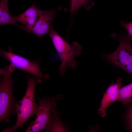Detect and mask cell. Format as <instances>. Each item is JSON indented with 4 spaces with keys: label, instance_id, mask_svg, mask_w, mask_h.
<instances>
[{
    "label": "cell",
    "instance_id": "7c38bea8",
    "mask_svg": "<svg viewBox=\"0 0 132 132\" xmlns=\"http://www.w3.org/2000/svg\"><path fill=\"white\" fill-rule=\"evenodd\" d=\"M117 100L125 106L132 102V83L121 88Z\"/></svg>",
    "mask_w": 132,
    "mask_h": 132
},
{
    "label": "cell",
    "instance_id": "277c9868",
    "mask_svg": "<svg viewBox=\"0 0 132 132\" xmlns=\"http://www.w3.org/2000/svg\"><path fill=\"white\" fill-rule=\"evenodd\" d=\"M64 96L59 95L56 97H44L39 100L36 117L26 131L27 132H39L44 129L51 119L52 105L56 101L62 99Z\"/></svg>",
    "mask_w": 132,
    "mask_h": 132
},
{
    "label": "cell",
    "instance_id": "7a4b0ae2",
    "mask_svg": "<svg viewBox=\"0 0 132 132\" xmlns=\"http://www.w3.org/2000/svg\"><path fill=\"white\" fill-rule=\"evenodd\" d=\"M60 57L61 63L59 69L60 76L64 74L66 68H75L77 62L76 56L81 54L82 48L76 42L69 44L55 31L51 25L48 33Z\"/></svg>",
    "mask_w": 132,
    "mask_h": 132
},
{
    "label": "cell",
    "instance_id": "3957f363",
    "mask_svg": "<svg viewBox=\"0 0 132 132\" xmlns=\"http://www.w3.org/2000/svg\"><path fill=\"white\" fill-rule=\"evenodd\" d=\"M15 67L11 64L0 70L2 77L0 85V121H7L9 116L15 111L16 102L14 99L12 93L13 80L11 75Z\"/></svg>",
    "mask_w": 132,
    "mask_h": 132
},
{
    "label": "cell",
    "instance_id": "8fae6325",
    "mask_svg": "<svg viewBox=\"0 0 132 132\" xmlns=\"http://www.w3.org/2000/svg\"><path fill=\"white\" fill-rule=\"evenodd\" d=\"M9 0H0V25L12 24L19 26L9 13L8 7Z\"/></svg>",
    "mask_w": 132,
    "mask_h": 132
},
{
    "label": "cell",
    "instance_id": "4fadbf2b",
    "mask_svg": "<svg viewBox=\"0 0 132 132\" xmlns=\"http://www.w3.org/2000/svg\"><path fill=\"white\" fill-rule=\"evenodd\" d=\"M94 4L92 0H75L71 4V13L72 14L75 13L82 6H83L86 10H88Z\"/></svg>",
    "mask_w": 132,
    "mask_h": 132
},
{
    "label": "cell",
    "instance_id": "9a60e30c",
    "mask_svg": "<svg viewBox=\"0 0 132 132\" xmlns=\"http://www.w3.org/2000/svg\"><path fill=\"white\" fill-rule=\"evenodd\" d=\"M124 121L126 124L132 121V111H126L124 115Z\"/></svg>",
    "mask_w": 132,
    "mask_h": 132
},
{
    "label": "cell",
    "instance_id": "30bf717a",
    "mask_svg": "<svg viewBox=\"0 0 132 132\" xmlns=\"http://www.w3.org/2000/svg\"><path fill=\"white\" fill-rule=\"evenodd\" d=\"M55 101L53 103L52 111V117L50 122L44 129L46 132H65L68 131L59 117V113L56 110Z\"/></svg>",
    "mask_w": 132,
    "mask_h": 132
},
{
    "label": "cell",
    "instance_id": "e0dca14e",
    "mask_svg": "<svg viewBox=\"0 0 132 132\" xmlns=\"http://www.w3.org/2000/svg\"><path fill=\"white\" fill-rule=\"evenodd\" d=\"M125 128L127 131L132 132V121L126 124Z\"/></svg>",
    "mask_w": 132,
    "mask_h": 132
},
{
    "label": "cell",
    "instance_id": "9c48e42d",
    "mask_svg": "<svg viewBox=\"0 0 132 132\" xmlns=\"http://www.w3.org/2000/svg\"><path fill=\"white\" fill-rule=\"evenodd\" d=\"M43 11L36 7L34 2L22 13L16 16H12V17L16 22H20L24 27H30L34 25L38 21Z\"/></svg>",
    "mask_w": 132,
    "mask_h": 132
},
{
    "label": "cell",
    "instance_id": "8992f818",
    "mask_svg": "<svg viewBox=\"0 0 132 132\" xmlns=\"http://www.w3.org/2000/svg\"><path fill=\"white\" fill-rule=\"evenodd\" d=\"M1 55L10 62L15 67L32 74L42 80L48 79V75L42 73L38 61H33L12 53L10 48L9 51L1 49Z\"/></svg>",
    "mask_w": 132,
    "mask_h": 132
},
{
    "label": "cell",
    "instance_id": "ba28073f",
    "mask_svg": "<svg viewBox=\"0 0 132 132\" xmlns=\"http://www.w3.org/2000/svg\"><path fill=\"white\" fill-rule=\"evenodd\" d=\"M122 79L118 78L115 83L111 84L104 93L98 113L102 117L106 115V110L112 103L118 100L122 84Z\"/></svg>",
    "mask_w": 132,
    "mask_h": 132
},
{
    "label": "cell",
    "instance_id": "ac0fdd59",
    "mask_svg": "<svg viewBox=\"0 0 132 132\" xmlns=\"http://www.w3.org/2000/svg\"><path fill=\"white\" fill-rule=\"evenodd\" d=\"M128 106V108L126 111H132V102L130 103Z\"/></svg>",
    "mask_w": 132,
    "mask_h": 132
},
{
    "label": "cell",
    "instance_id": "d6986e66",
    "mask_svg": "<svg viewBox=\"0 0 132 132\" xmlns=\"http://www.w3.org/2000/svg\"><path fill=\"white\" fill-rule=\"evenodd\" d=\"M75 0H71L70 1L71 2V4H72L75 1Z\"/></svg>",
    "mask_w": 132,
    "mask_h": 132
},
{
    "label": "cell",
    "instance_id": "6da1fadb",
    "mask_svg": "<svg viewBox=\"0 0 132 132\" xmlns=\"http://www.w3.org/2000/svg\"><path fill=\"white\" fill-rule=\"evenodd\" d=\"M27 86L26 93L21 100L17 102L15 112L17 118L15 125L5 129L3 132H14L26 122L32 115L36 114L39 105L34 101V95L35 87L37 83H40L41 80L36 77L27 76Z\"/></svg>",
    "mask_w": 132,
    "mask_h": 132
},
{
    "label": "cell",
    "instance_id": "ffe728a7",
    "mask_svg": "<svg viewBox=\"0 0 132 132\" xmlns=\"http://www.w3.org/2000/svg\"><path fill=\"white\" fill-rule=\"evenodd\" d=\"M70 0V1L71 0Z\"/></svg>",
    "mask_w": 132,
    "mask_h": 132
},
{
    "label": "cell",
    "instance_id": "52a82bcc",
    "mask_svg": "<svg viewBox=\"0 0 132 132\" xmlns=\"http://www.w3.org/2000/svg\"><path fill=\"white\" fill-rule=\"evenodd\" d=\"M56 11L54 9L44 11L38 21L33 26L26 27L23 25L19 27L26 31L32 33L40 38L45 34L48 33L51 24L56 14Z\"/></svg>",
    "mask_w": 132,
    "mask_h": 132
},
{
    "label": "cell",
    "instance_id": "2e32d148",
    "mask_svg": "<svg viewBox=\"0 0 132 132\" xmlns=\"http://www.w3.org/2000/svg\"><path fill=\"white\" fill-rule=\"evenodd\" d=\"M121 69L130 73L132 76V63L123 67Z\"/></svg>",
    "mask_w": 132,
    "mask_h": 132
},
{
    "label": "cell",
    "instance_id": "5b68a950",
    "mask_svg": "<svg viewBox=\"0 0 132 132\" xmlns=\"http://www.w3.org/2000/svg\"><path fill=\"white\" fill-rule=\"evenodd\" d=\"M111 36L119 40V46L113 53L106 55V59L115 66L121 68L132 63V46L128 35L113 33Z\"/></svg>",
    "mask_w": 132,
    "mask_h": 132
},
{
    "label": "cell",
    "instance_id": "5bb4252c",
    "mask_svg": "<svg viewBox=\"0 0 132 132\" xmlns=\"http://www.w3.org/2000/svg\"><path fill=\"white\" fill-rule=\"evenodd\" d=\"M120 24L122 27L125 28L130 39L132 41V22L126 23L122 21L120 22Z\"/></svg>",
    "mask_w": 132,
    "mask_h": 132
}]
</instances>
